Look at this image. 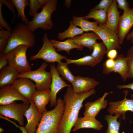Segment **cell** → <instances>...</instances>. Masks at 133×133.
<instances>
[{
  "mask_svg": "<svg viewBox=\"0 0 133 133\" xmlns=\"http://www.w3.org/2000/svg\"><path fill=\"white\" fill-rule=\"evenodd\" d=\"M71 84L74 92L80 93L87 92L94 88L99 82L93 78L77 76Z\"/></svg>",
  "mask_w": 133,
  "mask_h": 133,
  "instance_id": "2e32d148",
  "label": "cell"
},
{
  "mask_svg": "<svg viewBox=\"0 0 133 133\" xmlns=\"http://www.w3.org/2000/svg\"><path fill=\"white\" fill-rule=\"evenodd\" d=\"M48 65V64L46 62H43L37 69L19 73L17 78H26L34 81L35 83L37 91L50 89L51 83V75L50 72H47L45 70Z\"/></svg>",
  "mask_w": 133,
  "mask_h": 133,
  "instance_id": "5b68a950",
  "label": "cell"
},
{
  "mask_svg": "<svg viewBox=\"0 0 133 133\" xmlns=\"http://www.w3.org/2000/svg\"><path fill=\"white\" fill-rule=\"evenodd\" d=\"M11 31L2 29L0 31V54L4 53L7 47Z\"/></svg>",
  "mask_w": 133,
  "mask_h": 133,
  "instance_id": "836d02e7",
  "label": "cell"
},
{
  "mask_svg": "<svg viewBox=\"0 0 133 133\" xmlns=\"http://www.w3.org/2000/svg\"><path fill=\"white\" fill-rule=\"evenodd\" d=\"M73 23L76 26H79L84 32L92 31L94 32L97 28L99 24L96 22H91L83 18L82 17L74 16L73 17Z\"/></svg>",
  "mask_w": 133,
  "mask_h": 133,
  "instance_id": "484cf974",
  "label": "cell"
},
{
  "mask_svg": "<svg viewBox=\"0 0 133 133\" xmlns=\"http://www.w3.org/2000/svg\"><path fill=\"white\" fill-rule=\"evenodd\" d=\"M115 63V60L108 59L103 65V73L106 74H108L112 72Z\"/></svg>",
  "mask_w": 133,
  "mask_h": 133,
  "instance_id": "d590c367",
  "label": "cell"
},
{
  "mask_svg": "<svg viewBox=\"0 0 133 133\" xmlns=\"http://www.w3.org/2000/svg\"><path fill=\"white\" fill-rule=\"evenodd\" d=\"M126 57L128 66L127 78L133 79V48L132 47L128 50Z\"/></svg>",
  "mask_w": 133,
  "mask_h": 133,
  "instance_id": "e575fe53",
  "label": "cell"
},
{
  "mask_svg": "<svg viewBox=\"0 0 133 133\" xmlns=\"http://www.w3.org/2000/svg\"><path fill=\"white\" fill-rule=\"evenodd\" d=\"M112 93V91L105 92L102 97L94 101L87 102L85 105L84 116L95 117L101 110L106 107L108 103L105 98L108 94Z\"/></svg>",
  "mask_w": 133,
  "mask_h": 133,
  "instance_id": "e0dca14e",
  "label": "cell"
},
{
  "mask_svg": "<svg viewBox=\"0 0 133 133\" xmlns=\"http://www.w3.org/2000/svg\"><path fill=\"white\" fill-rule=\"evenodd\" d=\"M30 106L24 114L27 122L24 127L28 133H35L41 120L42 114L39 111L33 100H30Z\"/></svg>",
  "mask_w": 133,
  "mask_h": 133,
  "instance_id": "8fae6325",
  "label": "cell"
},
{
  "mask_svg": "<svg viewBox=\"0 0 133 133\" xmlns=\"http://www.w3.org/2000/svg\"><path fill=\"white\" fill-rule=\"evenodd\" d=\"M57 100V104L54 109L42 114L35 133H60L58 127L64 112V103L60 97Z\"/></svg>",
  "mask_w": 133,
  "mask_h": 133,
  "instance_id": "7a4b0ae2",
  "label": "cell"
},
{
  "mask_svg": "<svg viewBox=\"0 0 133 133\" xmlns=\"http://www.w3.org/2000/svg\"><path fill=\"white\" fill-rule=\"evenodd\" d=\"M117 87L118 89H119L128 88L131 89L133 91V81L132 83L126 85H118L117 86ZM131 97L133 99V93L131 95Z\"/></svg>",
  "mask_w": 133,
  "mask_h": 133,
  "instance_id": "7bdbcfd3",
  "label": "cell"
},
{
  "mask_svg": "<svg viewBox=\"0 0 133 133\" xmlns=\"http://www.w3.org/2000/svg\"><path fill=\"white\" fill-rule=\"evenodd\" d=\"M4 131V130L3 129L2 127H0V133H2Z\"/></svg>",
  "mask_w": 133,
  "mask_h": 133,
  "instance_id": "7dc6e473",
  "label": "cell"
},
{
  "mask_svg": "<svg viewBox=\"0 0 133 133\" xmlns=\"http://www.w3.org/2000/svg\"><path fill=\"white\" fill-rule=\"evenodd\" d=\"M107 17V11H106L94 8L90 10L87 15L82 17L86 19L92 18L95 20L99 24L104 25L106 21Z\"/></svg>",
  "mask_w": 133,
  "mask_h": 133,
  "instance_id": "4316f807",
  "label": "cell"
},
{
  "mask_svg": "<svg viewBox=\"0 0 133 133\" xmlns=\"http://www.w3.org/2000/svg\"><path fill=\"white\" fill-rule=\"evenodd\" d=\"M19 73L15 69L8 65L0 70V87L7 85H12L17 79Z\"/></svg>",
  "mask_w": 133,
  "mask_h": 133,
  "instance_id": "44dd1931",
  "label": "cell"
},
{
  "mask_svg": "<svg viewBox=\"0 0 133 133\" xmlns=\"http://www.w3.org/2000/svg\"><path fill=\"white\" fill-rule=\"evenodd\" d=\"M133 48V46L132 47Z\"/></svg>",
  "mask_w": 133,
  "mask_h": 133,
  "instance_id": "c3c4849f",
  "label": "cell"
},
{
  "mask_svg": "<svg viewBox=\"0 0 133 133\" xmlns=\"http://www.w3.org/2000/svg\"><path fill=\"white\" fill-rule=\"evenodd\" d=\"M113 0H102L94 8L98 10H104L107 12L112 3Z\"/></svg>",
  "mask_w": 133,
  "mask_h": 133,
  "instance_id": "8d00e7d4",
  "label": "cell"
},
{
  "mask_svg": "<svg viewBox=\"0 0 133 133\" xmlns=\"http://www.w3.org/2000/svg\"><path fill=\"white\" fill-rule=\"evenodd\" d=\"M29 47L26 45H20L6 54L8 65L19 73L31 71V66L28 61L26 55L27 50Z\"/></svg>",
  "mask_w": 133,
  "mask_h": 133,
  "instance_id": "8992f818",
  "label": "cell"
},
{
  "mask_svg": "<svg viewBox=\"0 0 133 133\" xmlns=\"http://www.w3.org/2000/svg\"><path fill=\"white\" fill-rule=\"evenodd\" d=\"M50 72L51 75V83L50 87V106L55 107L57 103V95L62 89L71 86L67 84L60 76L54 64L50 65Z\"/></svg>",
  "mask_w": 133,
  "mask_h": 133,
  "instance_id": "30bf717a",
  "label": "cell"
},
{
  "mask_svg": "<svg viewBox=\"0 0 133 133\" xmlns=\"http://www.w3.org/2000/svg\"><path fill=\"white\" fill-rule=\"evenodd\" d=\"M18 12L17 17L21 18L23 23L27 25L29 21L26 18L24 10L26 6L29 5V0H12Z\"/></svg>",
  "mask_w": 133,
  "mask_h": 133,
  "instance_id": "83f0119b",
  "label": "cell"
},
{
  "mask_svg": "<svg viewBox=\"0 0 133 133\" xmlns=\"http://www.w3.org/2000/svg\"><path fill=\"white\" fill-rule=\"evenodd\" d=\"M8 61L6 54L4 53L0 54V70L6 66Z\"/></svg>",
  "mask_w": 133,
  "mask_h": 133,
  "instance_id": "60d3db41",
  "label": "cell"
},
{
  "mask_svg": "<svg viewBox=\"0 0 133 133\" xmlns=\"http://www.w3.org/2000/svg\"><path fill=\"white\" fill-rule=\"evenodd\" d=\"M96 93L93 88L86 92L75 93L71 86L67 87L63 96L64 110L58 127L60 133H71L83 101Z\"/></svg>",
  "mask_w": 133,
  "mask_h": 133,
  "instance_id": "6da1fadb",
  "label": "cell"
},
{
  "mask_svg": "<svg viewBox=\"0 0 133 133\" xmlns=\"http://www.w3.org/2000/svg\"><path fill=\"white\" fill-rule=\"evenodd\" d=\"M12 85L19 93L29 101L31 99L32 95L37 91L35 84L27 78H17Z\"/></svg>",
  "mask_w": 133,
  "mask_h": 133,
  "instance_id": "9a60e30c",
  "label": "cell"
},
{
  "mask_svg": "<svg viewBox=\"0 0 133 133\" xmlns=\"http://www.w3.org/2000/svg\"><path fill=\"white\" fill-rule=\"evenodd\" d=\"M57 1V0H49L42 7L41 11L29 21L27 25L31 32H33L39 28L45 31L51 29L53 24L51 20V16L53 12L56 10Z\"/></svg>",
  "mask_w": 133,
  "mask_h": 133,
  "instance_id": "277c9868",
  "label": "cell"
},
{
  "mask_svg": "<svg viewBox=\"0 0 133 133\" xmlns=\"http://www.w3.org/2000/svg\"><path fill=\"white\" fill-rule=\"evenodd\" d=\"M19 100L30 103V101L19 93L12 85L5 86L0 90V105H5Z\"/></svg>",
  "mask_w": 133,
  "mask_h": 133,
  "instance_id": "4fadbf2b",
  "label": "cell"
},
{
  "mask_svg": "<svg viewBox=\"0 0 133 133\" xmlns=\"http://www.w3.org/2000/svg\"><path fill=\"white\" fill-rule=\"evenodd\" d=\"M118 53L116 49H113L108 51L107 53V56L108 59L115 60L118 56Z\"/></svg>",
  "mask_w": 133,
  "mask_h": 133,
  "instance_id": "b9f144b4",
  "label": "cell"
},
{
  "mask_svg": "<svg viewBox=\"0 0 133 133\" xmlns=\"http://www.w3.org/2000/svg\"><path fill=\"white\" fill-rule=\"evenodd\" d=\"M118 7L123 10V11H126L130 9L128 3L126 0H116Z\"/></svg>",
  "mask_w": 133,
  "mask_h": 133,
  "instance_id": "ab89813d",
  "label": "cell"
},
{
  "mask_svg": "<svg viewBox=\"0 0 133 133\" xmlns=\"http://www.w3.org/2000/svg\"><path fill=\"white\" fill-rule=\"evenodd\" d=\"M68 64L67 63L60 61L58 63L56 67L63 79L66 80L71 83L74 81L75 77L72 74L68 67Z\"/></svg>",
  "mask_w": 133,
  "mask_h": 133,
  "instance_id": "f546056e",
  "label": "cell"
},
{
  "mask_svg": "<svg viewBox=\"0 0 133 133\" xmlns=\"http://www.w3.org/2000/svg\"><path fill=\"white\" fill-rule=\"evenodd\" d=\"M71 0H66L65 1V4L67 7L68 8L70 5Z\"/></svg>",
  "mask_w": 133,
  "mask_h": 133,
  "instance_id": "bcb514c9",
  "label": "cell"
},
{
  "mask_svg": "<svg viewBox=\"0 0 133 133\" xmlns=\"http://www.w3.org/2000/svg\"><path fill=\"white\" fill-rule=\"evenodd\" d=\"M120 16L116 0H113L107 12L106 21L104 25L117 33Z\"/></svg>",
  "mask_w": 133,
  "mask_h": 133,
  "instance_id": "d6986e66",
  "label": "cell"
},
{
  "mask_svg": "<svg viewBox=\"0 0 133 133\" xmlns=\"http://www.w3.org/2000/svg\"><path fill=\"white\" fill-rule=\"evenodd\" d=\"M50 41L52 45L57 51H65L68 54H70V51L73 49H76L79 50H82L84 47L74 43L72 38H70L63 42L57 41L51 39Z\"/></svg>",
  "mask_w": 133,
  "mask_h": 133,
  "instance_id": "603a6c76",
  "label": "cell"
},
{
  "mask_svg": "<svg viewBox=\"0 0 133 133\" xmlns=\"http://www.w3.org/2000/svg\"><path fill=\"white\" fill-rule=\"evenodd\" d=\"M18 128L21 131L22 133H28L26 129L24 127L19 126Z\"/></svg>",
  "mask_w": 133,
  "mask_h": 133,
  "instance_id": "f6af8a7d",
  "label": "cell"
},
{
  "mask_svg": "<svg viewBox=\"0 0 133 133\" xmlns=\"http://www.w3.org/2000/svg\"><path fill=\"white\" fill-rule=\"evenodd\" d=\"M94 32L102 40L107 52L112 49H120L119 37L116 32L101 24H98Z\"/></svg>",
  "mask_w": 133,
  "mask_h": 133,
  "instance_id": "9c48e42d",
  "label": "cell"
},
{
  "mask_svg": "<svg viewBox=\"0 0 133 133\" xmlns=\"http://www.w3.org/2000/svg\"><path fill=\"white\" fill-rule=\"evenodd\" d=\"M3 3L0 1V29L2 28L5 29L6 30L11 31V27L7 22L4 18L2 14V7Z\"/></svg>",
  "mask_w": 133,
  "mask_h": 133,
  "instance_id": "74e56055",
  "label": "cell"
},
{
  "mask_svg": "<svg viewBox=\"0 0 133 133\" xmlns=\"http://www.w3.org/2000/svg\"><path fill=\"white\" fill-rule=\"evenodd\" d=\"M43 44L38 53L35 55L31 56V61L41 59L48 63H58L63 59H66V56L62 55L57 53L52 45L50 41L48 38L46 33H45L43 37Z\"/></svg>",
  "mask_w": 133,
  "mask_h": 133,
  "instance_id": "52a82bcc",
  "label": "cell"
},
{
  "mask_svg": "<svg viewBox=\"0 0 133 133\" xmlns=\"http://www.w3.org/2000/svg\"><path fill=\"white\" fill-rule=\"evenodd\" d=\"M75 44L88 48L91 51L97 40H100L99 36L94 32L84 33L81 35L76 36L72 38Z\"/></svg>",
  "mask_w": 133,
  "mask_h": 133,
  "instance_id": "7402d4cb",
  "label": "cell"
},
{
  "mask_svg": "<svg viewBox=\"0 0 133 133\" xmlns=\"http://www.w3.org/2000/svg\"><path fill=\"white\" fill-rule=\"evenodd\" d=\"M35 42L36 38L33 32L28 29L27 25L20 23L11 31L7 45L4 53L6 54L20 45H26L29 47H32Z\"/></svg>",
  "mask_w": 133,
  "mask_h": 133,
  "instance_id": "3957f363",
  "label": "cell"
},
{
  "mask_svg": "<svg viewBox=\"0 0 133 133\" xmlns=\"http://www.w3.org/2000/svg\"><path fill=\"white\" fill-rule=\"evenodd\" d=\"M93 50L91 55L97 63L102 60L107 52L106 47L103 42H96L93 46Z\"/></svg>",
  "mask_w": 133,
  "mask_h": 133,
  "instance_id": "4dcf8cb0",
  "label": "cell"
},
{
  "mask_svg": "<svg viewBox=\"0 0 133 133\" xmlns=\"http://www.w3.org/2000/svg\"><path fill=\"white\" fill-rule=\"evenodd\" d=\"M66 60V62L68 64H72L78 66H88L94 67L98 64L91 55L75 60L67 58Z\"/></svg>",
  "mask_w": 133,
  "mask_h": 133,
  "instance_id": "1f68e13d",
  "label": "cell"
},
{
  "mask_svg": "<svg viewBox=\"0 0 133 133\" xmlns=\"http://www.w3.org/2000/svg\"><path fill=\"white\" fill-rule=\"evenodd\" d=\"M0 1L6 6L11 11L13 14V17L11 23H13L16 18V14L14 10V4L12 0H0Z\"/></svg>",
  "mask_w": 133,
  "mask_h": 133,
  "instance_id": "f35d334b",
  "label": "cell"
},
{
  "mask_svg": "<svg viewBox=\"0 0 133 133\" xmlns=\"http://www.w3.org/2000/svg\"><path fill=\"white\" fill-rule=\"evenodd\" d=\"M50 90L40 91H37L31 96L37 109L41 114L46 111V106L50 101Z\"/></svg>",
  "mask_w": 133,
  "mask_h": 133,
  "instance_id": "ffe728a7",
  "label": "cell"
},
{
  "mask_svg": "<svg viewBox=\"0 0 133 133\" xmlns=\"http://www.w3.org/2000/svg\"><path fill=\"white\" fill-rule=\"evenodd\" d=\"M30 103H17L15 101L8 104L0 106V115L17 121L21 126L24 125V116Z\"/></svg>",
  "mask_w": 133,
  "mask_h": 133,
  "instance_id": "ba28073f",
  "label": "cell"
},
{
  "mask_svg": "<svg viewBox=\"0 0 133 133\" xmlns=\"http://www.w3.org/2000/svg\"><path fill=\"white\" fill-rule=\"evenodd\" d=\"M49 0H30L29 6V14L31 16H34L37 13L40 8L44 6Z\"/></svg>",
  "mask_w": 133,
  "mask_h": 133,
  "instance_id": "d6a6232c",
  "label": "cell"
},
{
  "mask_svg": "<svg viewBox=\"0 0 133 133\" xmlns=\"http://www.w3.org/2000/svg\"><path fill=\"white\" fill-rule=\"evenodd\" d=\"M128 92V90H125V97L121 101L108 103L109 106L107 111L109 114L113 115L116 113H120L122 115V118L125 120V113L127 111H130L133 113V99L127 98Z\"/></svg>",
  "mask_w": 133,
  "mask_h": 133,
  "instance_id": "5bb4252c",
  "label": "cell"
},
{
  "mask_svg": "<svg viewBox=\"0 0 133 133\" xmlns=\"http://www.w3.org/2000/svg\"><path fill=\"white\" fill-rule=\"evenodd\" d=\"M83 32L81 28L75 25L72 21H71L68 29L62 32L59 33L58 38L61 40L66 38H73L77 35L83 34Z\"/></svg>",
  "mask_w": 133,
  "mask_h": 133,
  "instance_id": "f1b7e54d",
  "label": "cell"
},
{
  "mask_svg": "<svg viewBox=\"0 0 133 133\" xmlns=\"http://www.w3.org/2000/svg\"><path fill=\"white\" fill-rule=\"evenodd\" d=\"M122 115L120 113H116L115 116L109 114L106 115L104 117L107 122L108 127L105 133H120L119 130L120 122L118 121L117 119Z\"/></svg>",
  "mask_w": 133,
  "mask_h": 133,
  "instance_id": "d4e9b609",
  "label": "cell"
},
{
  "mask_svg": "<svg viewBox=\"0 0 133 133\" xmlns=\"http://www.w3.org/2000/svg\"><path fill=\"white\" fill-rule=\"evenodd\" d=\"M126 39L127 41H130L133 43V30L127 35Z\"/></svg>",
  "mask_w": 133,
  "mask_h": 133,
  "instance_id": "ee69618b",
  "label": "cell"
},
{
  "mask_svg": "<svg viewBox=\"0 0 133 133\" xmlns=\"http://www.w3.org/2000/svg\"><path fill=\"white\" fill-rule=\"evenodd\" d=\"M133 26V9L123 11L120 17L117 32L120 45L122 44L131 28Z\"/></svg>",
  "mask_w": 133,
  "mask_h": 133,
  "instance_id": "7c38bea8",
  "label": "cell"
},
{
  "mask_svg": "<svg viewBox=\"0 0 133 133\" xmlns=\"http://www.w3.org/2000/svg\"><path fill=\"white\" fill-rule=\"evenodd\" d=\"M103 126L95 117L84 116L78 117L73 126L72 131L74 132L83 128H90L100 131Z\"/></svg>",
  "mask_w": 133,
  "mask_h": 133,
  "instance_id": "ac0fdd59",
  "label": "cell"
},
{
  "mask_svg": "<svg viewBox=\"0 0 133 133\" xmlns=\"http://www.w3.org/2000/svg\"><path fill=\"white\" fill-rule=\"evenodd\" d=\"M115 63L112 72L118 73L125 82L127 78L128 66L127 58L123 54L118 55L115 59Z\"/></svg>",
  "mask_w": 133,
  "mask_h": 133,
  "instance_id": "cb8c5ba5",
  "label": "cell"
}]
</instances>
